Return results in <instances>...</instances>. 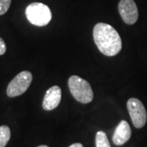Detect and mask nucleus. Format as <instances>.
Listing matches in <instances>:
<instances>
[{
  "label": "nucleus",
  "mask_w": 147,
  "mask_h": 147,
  "mask_svg": "<svg viewBox=\"0 0 147 147\" xmlns=\"http://www.w3.org/2000/svg\"><path fill=\"white\" fill-rule=\"evenodd\" d=\"M32 79L33 76L30 71H22L19 73L8 84L7 95L9 97H16L25 93L30 86Z\"/></svg>",
  "instance_id": "obj_4"
},
{
  "label": "nucleus",
  "mask_w": 147,
  "mask_h": 147,
  "mask_svg": "<svg viewBox=\"0 0 147 147\" xmlns=\"http://www.w3.org/2000/svg\"><path fill=\"white\" fill-rule=\"evenodd\" d=\"M96 147H111L107 136L103 131H99L96 134Z\"/></svg>",
  "instance_id": "obj_10"
},
{
  "label": "nucleus",
  "mask_w": 147,
  "mask_h": 147,
  "mask_svg": "<svg viewBox=\"0 0 147 147\" xmlns=\"http://www.w3.org/2000/svg\"><path fill=\"white\" fill-rule=\"evenodd\" d=\"M6 44L5 42L3 41V39L2 38H0V56L1 55H3L6 53Z\"/></svg>",
  "instance_id": "obj_12"
},
{
  "label": "nucleus",
  "mask_w": 147,
  "mask_h": 147,
  "mask_svg": "<svg viewBox=\"0 0 147 147\" xmlns=\"http://www.w3.org/2000/svg\"><path fill=\"white\" fill-rule=\"evenodd\" d=\"M127 108L135 127L142 128L147 120L146 110L144 105L137 98H130L127 102Z\"/></svg>",
  "instance_id": "obj_5"
},
{
  "label": "nucleus",
  "mask_w": 147,
  "mask_h": 147,
  "mask_svg": "<svg viewBox=\"0 0 147 147\" xmlns=\"http://www.w3.org/2000/svg\"><path fill=\"white\" fill-rule=\"evenodd\" d=\"M69 89L74 98L83 104L90 103L93 99V92L88 81L77 75H72L68 81Z\"/></svg>",
  "instance_id": "obj_2"
},
{
  "label": "nucleus",
  "mask_w": 147,
  "mask_h": 147,
  "mask_svg": "<svg viewBox=\"0 0 147 147\" xmlns=\"http://www.w3.org/2000/svg\"><path fill=\"white\" fill-rule=\"evenodd\" d=\"M37 147H49V146H45V145H42V146H37Z\"/></svg>",
  "instance_id": "obj_14"
},
{
  "label": "nucleus",
  "mask_w": 147,
  "mask_h": 147,
  "mask_svg": "<svg viewBox=\"0 0 147 147\" xmlns=\"http://www.w3.org/2000/svg\"><path fill=\"white\" fill-rule=\"evenodd\" d=\"M93 39L100 53L114 57L122 49V39L115 29L106 23H97L93 28Z\"/></svg>",
  "instance_id": "obj_1"
},
{
  "label": "nucleus",
  "mask_w": 147,
  "mask_h": 147,
  "mask_svg": "<svg viewBox=\"0 0 147 147\" xmlns=\"http://www.w3.org/2000/svg\"><path fill=\"white\" fill-rule=\"evenodd\" d=\"M11 0H0V16L5 14L9 9Z\"/></svg>",
  "instance_id": "obj_11"
},
{
  "label": "nucleus",
  "mask_w": 147,
  "mask_h": 147,
  "mask_svg": "<svg viewBox=\"0 0 147 147\" xmlns=\"http://www.w3.org/2000/svg\"><path fill=\"white\" fill-rule=\"evenodd\" d=\"M11 138V130L7 125L0 126V147H5Z\"/></svg>",
  "instance_id": "obj_9"
},
{
  "label": "nucleus",
  "mask_w": 147,
  "mask_h": 147,
  "mask_svg": "<svg viewBox=\"0 0 147 147\" xmlns=\"http://www.w3.org/2000/svg\"><path fill=\"white\" fill-rule=\"evenodd\" d=\"M26 16L32 25L45 26L52 20V11L48 6L42 3H33L27 6Z\"/></svg>",
  "instance_id": "obj_3"
},
{
  "label": "nucleus",
  "mask_w": 147,
  "mask_h": 147,
  "mask_svg": "<svg viewBox=\"0 0 147 147\" xmlns=\"http://www.w3.org/2000/svg\"><path fill=\"white\" fill-rule=\"evenodd\" d=\"M119 12L124 23L133 25L138 19V9L134 0H120L119 3Z\"/></svg>",
  "instance_id": "obj_6"
},
{
  "label": "nucleus",
  "mask_w": 147,
  "mask_h": 147,
  "mask_svg": "<svg viewBox=\"0 0 147 147\" xmlns=\"http://www.w3.org/2000/svg\"><path fill=\"white\" fill-rule=\"evenodd\" d=\"M69 147H84V146L81 143H74Z\"/></svg>",
  "instance_id": "obj_13"
},
{
  "label": "nucleus",
  "mask_w": 147,
  "mask_h": 147,
  "mask_svg": "<svg viewBox=\"0 0 147 147\" xmlns=\"http://www.w3.org/2000/svg\"><path fill=\"white\" fill-rule=\"evenodd\" d=\"M61 100V89L59 86L51 87L46 92L42 101L43 110H53L57 107Z\"/></svg>",
  "instance_id": "obj_7"
},
{
  "label": "nucleus",
  "mask_w": 147,
  "mask_h": 147,
  "mask_svg": "<svg viewBox=\"0 0 147 147\" xmlns=\"http://www.w3.org/2000/svg\"><path fill=\"white\" fill-rule=\"evenodd\" d=\"M131 130L128 123L125 120L120 121L115 128L113 135V142L116 146H122L131 137Z\"/></svg>",
  "instance_id": "obj_8"
}]
</instances>
